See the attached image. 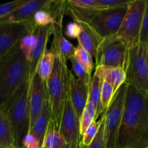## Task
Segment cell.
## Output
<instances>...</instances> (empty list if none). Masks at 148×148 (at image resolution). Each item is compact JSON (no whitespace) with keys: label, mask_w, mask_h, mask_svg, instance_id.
Returning <instances> with one entry per match:
<instances>
[{"label":"cell","mask_w":148,"mask_h":148,"mask_svg":"<svg viewBox=\"0 0 148 148\" xmlns=\"http://www.w3.org/2000/svg\"><path fill=\"white\" fill-rule=\"evenodd\" d=\"M29 63L19 43L0 58V105H3L20 85L28 79Z\"/></svg>","instance_id":"cell-1"},{"label":"cell","mask_w":148,"mask_h":148,"mask_svg":"<svg viewBox=\"0 0 148 148\" xmlns=\"http://www.w3.org/2000/svg\"><path fill=\"white\" fill-rule=\"evenodd\" d=\"M67 62L56 56L53 71L46 82L51 116L49 124L59 131L64 103L69 96V70Z\"/></svg>","instance_id":"cell-2"},{"label":"cell","mask_w":148,"mask_h":148,"mask_svg":"<svg viewBox=\"0 0 148 148\" xmlns=\"http://www.w3.org/2000/svg\"><path fill=\"white\" fill-rule=\"evenodd\" d=\"M29 88L30 81L27 79L14 93L1 105L10 122L16 147H22L23 139L29 132L30 129Z\"/></svg>","instance_id":"cell-3"},{"label":"cell","mask_w":148,"mask_h":148,"mask_svg":"<svg viewBox=\"0 0 148 148\" xmlns=\"http://www.w3.org/2000/svg\"><path fill=\"white\" fill-rule=\"evenodd\" d=\"M148 116L124 108L114 148H147Z\"/></svg>","instance_id":"cell-4"},{"label":"cell","mask_w":148,"mask_h":148,"mask_svg":"<svg viewBox=\"0 0 148 148\" xmlns=\"http://www.w3.org/2000/svg\"><path fill=\"white\" fill-rule=\"evenodd\" d=\"M126 83L148 97L147 43H140L129 50Z\"/></svg>","instance_id":"cell-5"},{"label":"cell","mask_w":148,"mask_h":148,"mask_svg":"<svg viewBox=\"0 0 148 148\" xmlns=\"http://www.w3.org/2000/svg\"><path fill=\"white\" fill-rule=\"evenodd\" d=\"M147 0H132L116 35L129 49L140 43V33Z\"/></svg>","instance_id":"cell-6"},{"label":"cell","mask_w":148,"mask_h":148,"mask_svg":"<svg viewBox=\"0 0 148 148\" xmlns=\"http://www.w3.org/2000/svg\"><path fill=\"white\" fill-rule=\"evenodd\" d=\"M127 83L120 87L104 114V134L106 148H114L116 139L123 117L125 103Z\"/></svg>","instance_id":"cell-7"},{"label":"cell","mask_w":148,"mask_h":148,"mask_svg":"<svg viewBox=\"0 0 148 148\" xmlns=\"http://www.w3.org/2000/svg\"><path fill=\"white\" fill-rule=\"evenodd\" d=\"M129 50L116 36L104 38L97 52L96 66L121 68L126 72L128 64Z\"/></svg>","instance_id":"cell-8"},{"label":"cell","mask_w":148,"mask_h":148,"mask_svg":"<svg viewBox=\"0 0 148 148\" xmlns=\"http://www.w3.org/2000/svg\"><path fill=\"white\" fill-rule=\"evenodd\" d=\"M128 5L101 10L89 23L103 39L116 36L126 15Z\"/></svg>","instance_id":"cell-9"},{"label":"cell","mask_w":148,"mask_h":148,"mask_svg":"<svg viewBox=\"0 0 148 148\" xmlns=\"http://www.w3.org/2000/svg\"><path fill=\"white\" fill-rule=\"evenodd\" d=\"M36 28L31 22H0V58L14 49L25 36L33 33Z\"/></svg>","instance_id":"cell-10"},{"label":"cell","mask_w":148,"mask_h":148,"mask_svg":"<svg viewBox=\"0 0 148 148\" xmlns=\"http://www.w3.org/2000/svg\"><path fill=\"white\" fill-rule=\"evenodd\" d=\"M59 132L68 148H81L82 136L79 133V121L77 117L69 96L64 103Z\"/></svg>","instance_id":"cell-11"},{"label":"cell","mask_w":148,"mask_h":148,"mask_svg":"<svg viewBox=\"0 0 148 148\" xmlns=\"http://www.w3.org/2000/svg\"><path fill=\"white\" fill-rule=\"evenodd\" d=\"M30 81L28 96V109L30 116V129H31L43 108L45 102L49 98L46 83L36 74Z\"/></svg>","instance_id":"cell-12"},{"label":"cell","mask_w":148,"mask_h":148,"mask_svg":"<svg viewBox=\"0 0 148 148\" xmlns=\"http://www.w3.org/2000/svg\"><path fill=\"white\" fill-rule=\"evenodd\" d=\"M89 85L69 72V98L79 120L88 103Z\"/></svg>","instance_id":"cell-13"},{"label":"cell","mask_w":148,"mask_h":148,"mask_svg":"<svg viewBox=\"0 0 148 148\" xmlns=\"http://www.w3.org/2000/svg\"><path fill=\"white\" fill-rule=\"evenodd\" d=\"M51 30L52 25L46 27H38L35 29L34 33L36 36L37 40L29 62V80L33 79L36 74L38 64L43 52L46 49L48 40L51 35Z\"/></svg>","instance_id":"cell-14"},{"label":"cell","mask_w":148,"mask_h":148,"mask_svg":"<svg viewBox=\"0 0 148 148\" xmlns=\"http://www.w3.org/2000/svg\"><path fill=\"white\" fill-rule=\"evenodd\" d=\"M51 35H53L52 50L56 52L59 57L67 62L74 56L75 47L64 37L62 23L55 22L52 25Z\"/></svg>","instance_id":"cell-15"},{"label":"cell","mask_w":148,"mask_h":148,"mask_svg":"<svg viewBox=\"0 0 148 148\" xmlns=\"http://www.w3.org/2000/svg\"><path fill=\"white\" fill-rule=\"evenodd\" d=\"M48 0H30L24 5L19 7L0 22L27 23L32 21L33 15L38 10L43 9L47 4Z\"/></svg>","instance_id":"cell-16"},{"label":"cell","mask_w":148,"mask_h":148,"mask_svg":"<svg viewBox=\"0 0 148 148\" xmlns=\"http://www.w3.org/2000/svg\"><path fill=\"white\" fill-rule=\"evenodd\" d=\"M81 25V32L77 38L78 43L88 51L92 58L96 57L97 52L103 39L95 32L90 25L85 23H79Z\"/></svg>","instance_id":"cell-17"},{"label":"cell","mask_w":148,"mask_h":148,"mask_svg":"<svg viewBox=\"0 0 148 148\" xmlns=\"http://www.w3.org/2000/svg\"><path fill=\"white\" fill-rule=\"evenodd\" d=\"M94 75L101 81H106L113 86L114 92H117L127 80L126 72L121 68L106 66H96Z\"/></svg>","instance_id":"cell-18"},{"label":"cell","mask_w":148,"mask_h":148,"mask_svg":"<svg viewBox=\"0 0 148 148\" xmlns=\"http://www.w3.org/2000/svg\"><path fill=\"white\" fill-rule=\"evenodd\" d=\"M124 108L132 112L148 116V97L139 92L134 87L127 85Z\"/></svg>","instance_id":"cell-19"},{"label":"cell","mask_w":148,"mask_h":148,"mask_svg":"<svg viewBox=\"0 0 148 148\" xmlns=\"http://www.w3.org/2000/svg\"><path fill=\"white\" fill-rule=\"evenodd\" d=\"M51 116V111L50 103L48 98L45 102L42 111L35 120L31 129L29 131V132L32 133L35 137L38 139L39 141L41 143L42 145H43L45 134L50 123Z\"/></svg>","instance_id":"cell-20"},{"label":"cell","mask_w":148,"mask_h":148,"mask_svg":"<svg viewBox=\"0 0 148 148\" xmlns=\"http://www.w3.org/2000/svg\"><path fill=\"white\" fill-rule=\"evenodd\" d=\"M56 56L57 55L54 51L46 48L38 62L36 74L46 83L48 82L52 73Z\"/></svg>","instance_id":"cell-21"},{"label":"cell","mask_w":148,"mask_h":148,"mask_svg":"<svg viewBox=\"0 0 148 148\" xmlns=\"http://www.w3.org/2000/svg\"><path fill=\"white\" fill-rule=\"evenodd\" d=\"M14 145V137L8 116L0 105V148H12Z\"/></svg>","instance_id":"cell-22"},{"label":"cell","mask_w":148,"mask_h":148,"mask_svg":"<svg viewBox=\"0 0 148 148\" xmlns=\"http://www.w3.org/2000/svg\"><path fill=\"white\" fill-rule=\"evenodd\" d=\"M101 10H90L84 9L70 5L66 1L65 14L70 16L73 20L78 23H85L89 24L94 16Z\"/></svg>","instance_id":"cell-23"},{"label":"cell","mask_w":148,"mask_h":148,"mask_svg":"<svg viewBox=\"0 0 148 148\" xmlns=\"http://www.w3.org/2000/svg\"><path fill=\"white\" fill-rule=\"evenodd\" d=\"M100 92H101V80L95 75H92L88 90V102L92 104L96 110V119L103 114L100 105Z\"/></svg>","instance_id":"cell-24"},{"label":"cell","mask_w":148,"mask_h":148,"mask_svg":"<svg viewBox=\"0 0 148 148\" xmlns=\"http://www.w3.org/2000/svg\"><path fill=\"white\" fill-rule=\"evenodd\" d=\"M66 147V142L59 130L53 128L50 124L47 129L42 148H63Z\"/></svg>","instance_id":"cell-25"},{"label":"cell","mask_w":148,"mask_h":148,"mask_svg":"<svg viewBox=\"0 0 148 148\" xmlns=\"http://www.w3.org/2000/svg\"><path fill=\"white\" fill-rule=\"evenodd\" d=\"M95 120H96V110L92 104L88 102L79 120V133L82 137L86 132L87 129Z\"/></svg>","instance_id":"cell-26"},{"label":"cell","mask_w":148,"mask_h":148,"mask_svg":"<svg viewBox=\"0 0 148 148\" xmlns=\"http://www.w3.org/2000/svg\"><path fill=\"white\" fill-rule=\"evenodd\" d=\"M115 95L112 85L106 81H101V92H100V105L103 113L105 112Z\"/></svg>","instance_id":"cell-27"},{"label":"cell","mask_w":148,"mask_h":148,"mask_svg":"<svg viewBox=\"0 0 148 148\" xmlns=\"http://www.w3.org/2000/svg\"><path fill=\"white\" fill-rule=\"evenodd\" d=\"M36 36L34 31L25 36L19 42V47L27 62H30L32 53L36 44Z\"/></svg>","instance_id":"cell-28"},{"label":"cell","mask_w":148,"mask_h":148,"mask_svg":"<svg viewBox=\"0 0 148 148\" xmlns=\"http://www.w3.org/2000/svg\"><path fill=\"white\" fill-rule=\"evenodd\" d=\"M74 57L78 61L81 62L82 64L86 68V70L90 75H91L93 69V60L92 56L90 54L88 51L81 46L78 45L75 49V53H74Z\"/></svg>","instance_id":"cell-29"},{"label":"cell","mask_w":148,"mask_h":148,"mask_svg":"<svg viewBox=\"0 0 148 148\" xmlns=\"http://www.w3.org/2000/svg\"><path fill=\"white\" fill-rule=\"evenodd\" d=\"M31 23L35 27H46L53 25L55 23V20L51 14L47 10L43 8L38 10L35 13Z\"/></svg>","instance_id":"cell-30"},{"label":"cell","mask_w":148,"mask_h":148,"mask_svg":"<svg viewBox=\"0 0 148 148\" xmlns=\"http://www.w3.org/2000/svg\"><path fill=\"white\" fill-rule=\"evenodd\" d=\"M103 114L100 120H98V121L95 120L87 129L86 132L82 137V142H81L82 146H88L92 143L93 139L96 136L100 127H101V124L103 121Z\"/></svg>","instance_id":"cell-31"},{"label":"cell","mask_w":148,"mask_h":148,"mask_svg":"<svg viewBox=\"0 0 148 148\" xmlns=\"http://www.w3.org/2000/svg\"><path fill=\"white\" fill-rule=\"evenodd\" d=\"M70 61L71 63H72V70L75 74V76L80 80L85 82V83L90 85L92 75H90L88 73L85 66L79 61L75 59L74 56L70 59Z\"/></svg>","instance_id":"cell-32"},{"label":"cell","mask_w":148,"mask_h":148,"mask_svg":"<svg viewBox=\"0 0 148 148\" xmlns=\"http://www.w3.org/2000/svg\"><path fill=\"white\" fill-rule=\"evenodd\" d=\"M27 1L28 0H17V1L0 4V21L17 10L19 7L24 5Z\"/></svg>","instance_id":"cell-33"},{"label":"cell","mask_w":148,"mask_h":148,"mask_svg":"<svg viewBox=\"0 0 148 148\" xmlns=\"http://www.w3.org/2000/svg\"><path fill=\"white\" fill-rule=\"evenodd\" d=\"M104 120H105V119L103 117V121L101 127H100L96 136L93 139L92 143L88 146H82L81 148H106L105 134H104Z\"/></svg>","instance_id":"cell-34"},{"label":"cell","mask_w":148,"mask_h":148,"mask_svg":"<svg viewBox=\"0 0 148 148\" xmlns=\"http://www.w3.org/2000/svg\"><path fill=\"white\" fill-rule=\"evenodd\" d=\"M132 0H97L100 10L116 8L128 5Z\"/></svg>","instance_id":"cell-35"},{"label":"cell","mask_w":148,"mask_h":148,"mask_svg":"<svg viewBox=\"0 0 148 148\" xmlns=\"http://www.w3.org/2000/svg\"><path fill=\"white\" fill-rule=\"evenodd\" d=\"M69 4L77 7L90 10H100L97 0H68Z\"/></svg>","instance_id":"cell-36"},{"label":"cell","mask_w":148,"mask_h":148,"mask_svg":"<svg viewBox=\"0 0 148 148\" xmlns=\"http://www.w3.org/2000/svg\"><path fill=\"white\" fill-rule=\"evenodd\" d=\"M81 32V25L78 22H69L66 26L64 33L66 36L72 38H77Z\"/></svg>","instance_id":"cell-37"},{"label":"cell","mask_w":148,"mask_h":148,"mask_svg":"<svg viewBox=\"0 0 148 148\" xmlns=\"http://www.w3.org/2000/svg\"><path fill=\"white\" fill-rule=\"evenodd\" d=\"M22 147L23 148H42V144L37 137L32 133L28 132L23 139Z\"/></svg>","instance_id":"cell-38"},{"label":"cell","mask_w":148,"mask_h":148,"mask_svg":"<svg viewBox=\"0 0 148 148\" xmlns=\"http://www.w3.org/2000/svg\"><path fill=\"white\" fill-rule=\"evenodd\" d=\"M140 43H148V0H147V6H146L145 11L143 25H142Z\"/></svg>","instance_id":"cell-39"},{"label":"cell","mask_w":148,"mask_h":148,"mask_svg":"<svg viewBox=\"0 0 148 148\" xmlns=\"http://www.w3.org/2000/svg\"><path fill=\"white\" fill-rule=\"evenodd\" d=\"M12 148H23V147H16V146H14V147H12Z\"/></svg>","instance_id":"cell-40"},{"label":"cell","mask_w":148,"mask_h":148,"mask_svg":"<svg viewBox=\"0 0 148 148\" xmlns=\"http://www.w3.org/2000/svg\"><path fill=\"white\" fill-rule=\"evenodd\" d=\"M147 56H148V43H147Z\"/></svg>","instance_id":"cell-41"},{"label":"cell","mask_w":148,"mask_h":148,"mask_svg":"<svg viewBox=\"0 0 148 148\" xmlns=\"http://www.w3.org/2000/svg\"><path fill=\"white\" fill-rule=\"evenodd\" d=\"M63 148H68V147H66H66H63Z\"/></svg>","instance_id":"cell-42"},{"label":"cell","mask_w":148,"mask_h":148,"mask_svg":"<svg viewBox=\"0 0 148 148\" xmlns=\"http://www.w3.org/2000/svg\"><path fill=\"white\" fill-rule=\"evenodd\" d=\"M147 148H148V146H147Z\"/></svg>","instance_id":"cell-43"}]
</instances>
